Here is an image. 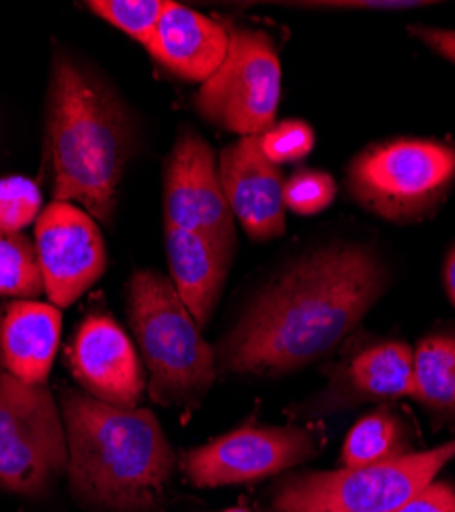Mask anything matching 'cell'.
I'll return each mask as SVG.
<instances>
[{
	"label": "cell",
	"mask_w": 455,
	"mask_h": 512,
	"mask_svg": "<svg viewBox=\"0 0 455 512\" xmlns=\"http://www.w3.org/2000/svg\"><path fill=\"white\" fill-rule=\"evenodd\" d=\"M388 285L380 256L359 244L304 254L244 310L220 340V373L283 375L326 353L363 320Z\"/></svg>",
	"instance_id": "6da1fadb"
},
{
	"label": "cell",
	"mask_w": 455,
	"mask_h": 512,
	"mask_svg": "<svg viewBox=\"0 0 455 512\" xmlns=\"http://www.w3.org/2000/svg\"><path fill=\"white\" fill-rule=\"evenodd\" d=\"M60 412L74 500L91 512H154L177 455L148 408H117L87 392L64 390Z\"/></svg>",
	"instance_id": "7a4b0ae2"
},
{
	"label": "cell",
	"mask_w": 455,
	"mask_h": 512,
	"mask_svg": "<svg viewBox=\"0 0 455 512\" xmlns=\"http://www.w3.org/2000/svg\"><path fill=\"white\" fill-rule=\"evenodd\" d=\"M48 150L54 201L74 203L111 224L123 170L134 152V123L115 91L66 52L52 60Z\"/></svg>",
	"instance_id": "3957f363"
},
{
	"label": "cell",
	"mask_w": 455,
	"mask_h": 512,
	"mask_svg": "<svg viewBox=\"0 0 455 512\" xmlns=\"http://www.w3.org/2000/svg\"><path fill=\"white\" fill-rule=\"evenodd\" d=\"M128 316L148 369V394L164 406H197L216 381V351L171 277L136 271L130 281Z\"/></svg>",
	"instance_id": "277c9868"
},
{
	"label": "cell",
	"mask_w": 455,
	"mask_h": 512,
	"mask_svg": "<svg viewBox=\"0 0 455 512\" xmlns=\"http://www.w3.org/2000/svg\"><path fill=\"white\" fill-rule=\"evenodd\" d=\"M455 459V441L367 467L304 472L281 480L271 512H394Z\"/></svg>",
	"instance_id": "5b68a950"
},
{
	"label": "cell",
	"mask_w": 455,
	"mask_h": 512,
	"mask_svg": "<svg viewBox=\"0 0 455 512\" xmlns=\"http://www.w3.org/2000/svg\"><path fill=\"white\" fill-rule=\"evenodd\" d=\"M66 472V429L50 388L0 371V490L39 500Z\"/></svg>",
	"instance_id": "8992f818"
},
{
	"label": "cell",
	"mask_w": 455,
	"mask_h": 512,
	"mask_svg": "<svg viewBox=\"0 0 455 512\" xmlns=\"http://www.w3.org/2000/svg\"><path fill=\"white\" fill-rule=\"evenodd\" d=\"M455 181V148L437 140L402 138L369 146L349 168V189L390 222L417 220Z\"/></svg>",
	"instance_id": "52a82bcc"
},
{
	"label": "cell",
	"mask_w": 455,
	"mask_h": 512,
	"mask_svg": "<svg viewBox=\"0 0 455 512\" xmlns=\"http://www.w3.org/2000/svg\"><path fill=\"white\" fill-rule=\"evenodd\" d=\"M281 99V62L265 31H228V52L220 68L201 84L195 113L220 130L263 136L275 125Z\"/></svg>",
	"instance_id": "ba28073f"
},
{
	"label": "cell",
	"mask_w": 455,
	"mask_h": 512,
	"mask_svg": "<svg viewBox=\"0 0 455 512\" xmlns=\"http://www.w3.org/2000/svg\"><path fill=\"white\" fill-rule=\"evenodd\" d=\"M312 431L248 420L238 429L195 447L183 457V472L197 488L253 484L316 455Z\"/></svg>",
	"instance_id": "9c48e42d"
},
{
	"label": "cell",
	"mask_w": 455,
	"mask_h": 512,
	"mask_svg": "<svg viewBox=\"0 0 455 512\" xmlns=\"http://www.w3.org/2000/svg\"><path fill=\"white\" fill-rule=\"evenodd\" d=\"M164 226L201 234L232 265L236 224L214 148L183 130L164 166Z\"/></svg>",
	"instance_id": "30bf717a"
},
{
	"label": "cell",
	"mask_w": 455,
	"mask_h": 512,
	"mask_svg": "<svg viewBox=\"0 0 455 512\" xmlns=\"http://www.w3.org/2000/svg\"><path fill=\"white\" fill-rule=\"evenodd\" d=\"M33 242L44 291L56 308L72 306L107 269L101 228L74 203L52 201L41 209Z\"/></svg>",
	"instance_id": "8fae6325"
},
{
	"label": "cell",
	"mask_w": 455,
	"mask_h": 512,
	"mask_svg": "<svg viewBox=\"0 0 455 512\" xmlns=\"http://www.w3.org/2000/svg\"><path fill=\"white\" fill-rule=\"evenodd\" d=\"M68 363L74 379L89 396L136 408L144 394V371L130 336L105 314H91L76 328Z\"/></svg>",
	"instance_id": "7c38bea8"
},
{
	"label": "cell",
	"mask_w": 455,
	"mask_h": 512,
	"mask_svg": "<svg viewBox=\"0 0 455 512\" xmlns=\"http://www.w3.org/2000/svg\"><path fill=\"white\" fill-rule=\"evenodd\" d=\"M228 205L255 242H267L285 232L283 179L279 168L263 154L261 136H244L226 146L218 158Z\"/></svg>",
	"instance_id": "4fadbf2b"
},
{
	"label": "cell",
	"mask_w": 455,
	"mask_h": 512,
	"mask_svg": "<svg viewBox=\"0 0 455 512\" xmlns=\"http://www.w3.org/2000/svg\"><path fill=\"white\" fill-rule=\"evenodd\" d=\"M146 50L175 76L203 84L226 58L228 31L185 5L167 3Z\"/></svg>",
	"instance_id": "5bb4252c"
},
{
	"label": "cell",
	"mask_w": 455,
	"mask_h": 512,
	"mask_svg": "<svg viewBox=\"0 0 455 512\" xmlns=\"http://www.w3.org/2000/svg\"><path fill=\"white\" fill-rule=\"evenodd\" d=\"M62 316L56 306L13 302L0 314V365L25 383H46L60 345Z\"/></svg>",
	"instance_id": "9a60e30c"
},
{
	"label": "cell",
	"mask_w": 455,
	"mask_h": 512,
	"mask_svg": "<svg viewBox=\"0 0 455 512\" xmlns=\"http://www.w3.org/2000/svg\"><path fill=\"white\" fill-rule=\"evenodd\" d=\"M171 281L199 328L210 322L230 263L197 232L164 226Z\"/></svg>",
	"instance_id": "2e32d148"
},
{
	"label": "cell",
	"mask_w": 455,
	"mask_h": 512,
	"mask_svg": "<svg viewBox=\"0 0 455 512\" xmlns=\"http://www.w3.org/2000/svg\"><path fill=\"white\" fill-rule=\"evenodd\" d=\"M412 349L404 343H380L355 355L341 371L337 388L357 400H396L410 396Z\"/></svg>",
	"instance_id": "e0dca14e"
},
{
	"label": "cell",
	"mask_w": 455,
	"mask_h": 512,
	"mask_svg": "<svg viewBox=\"0 0 455 512\" xmlns=\"http://www.w3.org/2000/svg\"><path fill=\"white\" fill-rule=\"evenodd\" d=\"M410 398L435 414L455 416V334H431L412 351Z\"/></svg>",
	"instance_id": "ac0fdd59"
},
{
	"label": "cell",
	"mask_w": 455,
	"mask_h": 512,
	"mask_svg": "<svg viewBox=\"0 0 455 512\" xmlns=\"http://www.w3.org/2000/svg\"><path fill=\"white\" fill-rule=\"evenodd\" d=\"M410 453V441L402 420L390 410H376L355 422L345 439L341 459L345 467H367Z\"/></svg>",
	"instance_id": "d6986e66"
},
{
	"label": "cell",
	"mask_w": 455,
	"mask_h": 512,
	"mask_svg": "<svg viewBox=\"0 0 455 512\" xmlns=\"http://www.w3.org/2000/svg\"><path fill=\"white\" fill-rule=\"evenodd\" d=\"M44 293L35 242L23 232L0 230V295L31 300Z\"/></svg>",
	"instance_id": "ffe728a7"
},
{
	"label": "cell",
	"mask_w": 455,
	"mask_h": 512,
	"mask_svg": "<svg viewBox=\"0 0 455 512\" xmlns=\"http://www.w3.org/2000/svg\"><path fill=\"white\" fill-rule=\"evenodd\" d=\"M87 7L109 25L146 46L167 3L164 0H91Z\"/></svg>",
	"instance_id": "44dd1931"
},
{
	"label": "cell",
	"mask_w": 455,
	"mask_h": 512,
	"mask_svg": "<svg viewBox=\"0 0 455 512\" xmlns=\"http://www.w3.org/2000/svg\"><path fill=\"white\" fill-rule=\"evenodd\" d=\"M41 213V193L37 183L25 177L0 179V230L21 232Z\"/></svg>",
	"instance_id": "7402d4cb"
},
{
	"label": "cell",
	"mask_w": 455,
	"mask_h": 512,
	"mask_svg": "<svg viewBox=\"0 0 455 512\" xmlns=\"http://www.w3.org/2000/svg\"><path fill=\"white\" fill-rule=\"evenodd\" d=\"M335 193L337 185L333 177L320 173V170L304 168L285 183L283 201L287 209L300 213V216H312L333 203Z\"/></svg>",
	"instance_id": "603a6c76"
},
{
	"label": "cell",
	"mask_w": 455,
	"mask_h": 512,
	"mask_svg": "<svg viewBox=\"0 0 455 512\" xmlns=\"http://www.w3.org/2000/svg\"><path fill=\"white\" fill-rule=\"evenodd\" d=\"M263 154L277 166L308 156L314 148L312 127L300 119H287L271 125L261 136Z\"/></svg>",
	"instance_id": "cb8c5ba5"
},
{
	"label": "cell",
	"mask_w": 455,
	"mask_h": 512,
	"mask_svg": "<svg viewBox=\"0 0 455 512\" xmlns=\"http://www.w3.org/2000/svg\"><path fill=\"white\" fill-rule=\"evenodd\" d=\"M394 512H455V486L433 480Z\"/></svg>",
	"instance_id": "d4e9b609"
},
{
	"label": "cell",
	"mask_w": 455,
	"mask_h": 512,
	"mask_svg": "<svg viewBox=\"0 0 455 512\" xmlns=\"http://www.w3.org/2000/svg\"><path fill=\"white\" fill-rule=\"evenodd\" d=\"M408 31L421 39L425 46L437 52L441 58L455 64V29H439V27H425V25H412Z\"/></svg>",
	"instance_id": "484cf974"
},
{
	"label": "cell",
	"mask_w": 455,
	"mask_h": 512,
	"mask_svg": "<svg viewBox=\"0 0 455 512\" xmlns=\"http://www.w3.org/2000/svg\"><path fill=\"white\" fill-rule=\"evenodd\" d=\"M443 279H445V289H447L449 300L455 306V246L451 248V252L447 254V259H445Z\"/></svg>",
	"instance_id": "4316f807"
},
{
	"label": "cell",
	"mask_w": 455,
	"mask_h": 512,
	"mask_svg": "<svg viewBox=\"0 0 455 512\" xmlns=\"http://www.w3.org/2000/svg\"><path fill=\"white\" fill-rule=\"evenodd\" d=\"M220 512H251V510L244 506H238V508H228V510H220Z\"/></svg>",
	"instance_id": "83f0119b"
}]
</instances>
